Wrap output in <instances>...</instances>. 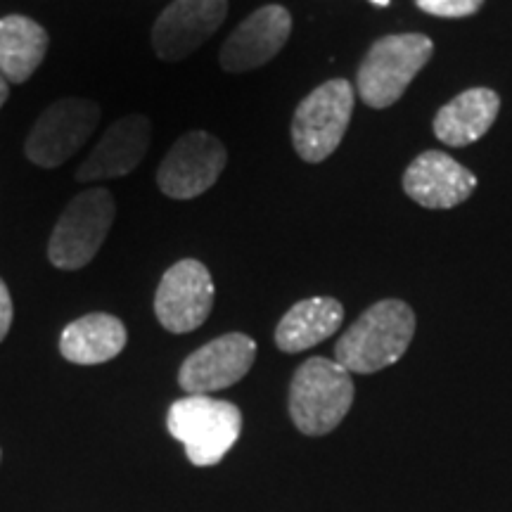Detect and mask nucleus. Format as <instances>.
I'll return each mask as SVG.
<instances>
[{
	"instance_id": "obj_14",
	"label": "nucleus",
	"mask_w": 512,
	"mask_h": 512,
	"mask_svg": "<svg viewBox=\"0 0 512 512\" xmlns=\"http://www.w3.org/2000/svg\"><path fill=\"white\" fill-rule=\"evenodd\" d=\"M477 188V176L446 152H422L403 174V190L427 209H451L463 204Z\"/></svg>"
},
{
	"instance_id": "obj_17",
	"label": "nucleus",
	"mask_w": 512,
	"mask_h": 512,
	"mask_svg": "<svg viewBox=\"0 0 512 512\" xmlns=\"http://www.w3.org/2000/svg\"><path fill=\"white\" fill-rule=\"evenodd\" d=\"M344 320V309L332 297H311L297 302L280 318L275 344L285 354H299L335 335Z\"/></svg>"
},
{
	"instance_id": "obj_6",
	"label": "nucleus",
	"mask_w": 512,
	"mask_h": 512,
	"mask_svg": "<svg viewBox=\"0 0 512 512\" xmlns=\"http://www.w3.org/2000/svg\"><path fill=\"white\" fill-rule=\"evenodd\" d=\"M354 98L349 81L332 79L299 102L292 119V145L304 162L320 164L337 150L349 128Z\"/></svg>"
},
{
	"instance_id": "obj_20",
	"label": "nucleus",
	"mask_w": 512,
	"mask_h": 512,
	"mask_svg": "<svg viewBox=\"0 0 512 512\" xmlns=\"http://www.w3.org/2000/svg\"><path fill=\"white\" fill-rule=\"evenodd\" d=\"M12 316H15V309H12L10 290H8V285L3 283V278H0V342L8 337Z\"/></svg>"
},
{
	"instance_id": "obj_3",
	"label": "nucleus",
	"mask_w": 512,
	"mask_h": 512,
	"mask_svg": "<svg viewBox=\"0 0 512 512\" xmlns=\"http://www.w3.org/2000/svg\"><path fill=\"white\" fill-rule=\"evenodd\" d=\"M166 427L181 441L188 460L197 467L221 463L242 432V413L235 403L188 394L171 403Z\"/></svg>"
},
{
	"instance_id": "obj_1",
	"label": "nucleus",
	"mask_w": 512,
	"mask_h": 512,
	"mask_svg": "<svg viewBox=\"0 0 512 512\" xmlns=\"http://www.w3.org/2000/svg\"><path fill=\"white\" fill-rule=\"evenodd\" d=\"M415 335V313L406 302L384 299L370 306L339 337L335 361L349 373L370 375L394 366Z\"/></svg>"
},
{
	"instance_id": "obj_15",
	"label": "nucleus",
	"mask_w": 512,
	"mask_h": 512,
	"mask_svg": "<svg viewBox=\"0 0 512 512\" xmlns=\"http://www.w3.org/2000/svg\"><path fill=\"white\" fill-rule=\"evenodd\" d=\"M126 325L112 313H88L62 330L60 354L76 366H100L126 347Z\"/></svg>"
},
{
	"instance_id": "obj_5",
	"label": "nucleus",
	"mask_w": 512,
	"mask_h": 512,
	"mask_svg": "<svg viewBox=\"0 0 512 512\" xmlns=\"http://www.w3.org/2000/svg\"><path fill=\"white\" fill-rule=\"evenodd\" d=\"M117 204L107 188H88L64 207L48 242L50 264L60 271H79L98 256L110 235Z\"/></svg>"
},
{
	"instance_id": "obj_22",
	"label": "nucleus",
	"mask_w": 512,
	"mask_h": 512,
	"mask_svg": "<svg viewBox=\"0 0 512 512\" xmlns=\"http://www.w3.org/2000/svg\"><path fill=\"white\" fill-rule=\"evenodd\" d=\"M370 3H373V5H380V8H387L389 0H370Z\"/></svg>"
},
{
	"instance_id": "obj_19",
	"label": "nucleus",
	"mask_w": 512,
	"mask_h": 512,
	"mask_svg": "<svg viewBox=\"0 0 512 512\" xmlns=\"http://www.w3.org/2000/svg\"><path fill=\"white\" fill-rule=\"evenodd\" d=\"M415 5H418L422 12H427V15L460 19L475 15V12L484 5V0H415Z\"/></svg>"
},
{
	"instance_id": "obj_4",
	"label": "nucleus",
	"mask_w": 512,
	"mask_h": 512,
	"mask_svg": "<svg viewBox=\"0 0 512 512\" xmlns=\"http://www.w3.org/2000/svg\"><path fill=\"white\" fill-rule=\"evenodd\" d=\"M434 53L432 38L394 34L373 43L356 74L361 100L373 110H387L406 93Z\"/></svg>"
},
{
	"instance_id": "obj_16",
	"label": "nucleus",
	"mask_w": 512,
	"mask_h": 512,
	"mask_svg": "<svg viewBox=\"0 0 512 512\" xmlns=\"http://www.w3.org/2000/svg\"><path fill=\"white\" fill-rule=\"evenodd\" d=\"M498 110L501 98L491 88H470L441 107L434 119V136L451 147L477 143L494 126Z\"/></svg>"
},
{
	"instance_id": "obj_12",
	"label": "nucleus",
	"mask_w": 512,
	"mask_h": 512,
	"mask_svg": "<svg viewBox=\"0 0 512 512\" xmlns=\"http://www.w3.org/2000/svg\"><path fill=\"white\" fill-rule=\"evenodd\" d=\"M292 34V17L283 5H264L235 27L223 43L219 62L230 74L264 67L285 48Z\"/></svg>"
},
{
	"instance_id": "obj_7",
	"label": "nucleus",
	"mask_w": 512,
	"mask_h": 512,
	"mask_svg": "<svg viewBox=\"0 0 512 512\" xmlns=\"http://www.w3.org/2000/svg\"><path fill=\"white\" fill-rule=\"evenodd\" d=\"M100 124V105L86 98H62L53 102L31 126L24 152L41 169L67 164Z\"/></svg>"
},
{
	"instance_id": "obj_8",
	"label": "nucleus",
	"mask_w": 512,
	"mask_h": 512,
	"mask_svg": "<svg viewBox=\"0 0 512 512\" xmlns=\"http://www.w3.org/2000/svg\"><path fill=\"white\" fill-rule=\"evenodd\" d=\"M228 164V150L207 131H190L166 152L157 169V185L171 200L200 197L219 181Z\"/></svg>"
},
{
	"instance_id": "obj_10",
	"label": "nucleus",
	"mask_w": 512,
	"mask_h": 512,
	"mask_svg": "<svg viewBox=\"0 0 512 512\" xmlns=\"http://www.w3.org/2000/svg\"><path fill=\"white\" fill-rule=\"evenodd\" d=\"M256 342L242 332H228L211 339L185 358L178 370V384L183 392L209 396L211 392L233 387L254 366Z\"/></svg>"
},
{
	"instance_id": "obj_11",
	"label": "nucleus",
	"mask_w": 512,
	"mask_h": 512,
	"mask_svg": "<svg viewBox=\"0 0 512 512\" xmlns=\"http://www.w3.org/2000/svg\"><path fill=\"white\" fill-rule=\"evenodd\" d=\"M228 17V0H174L152 27L159 60L181 62L195 53Z\"/></svg>"
},
{
	"instance_id": "obj_9",
	"label": "nucleus",
	"mask_w": 512,
	"mask_h": 512,
	"mask_svg": "<svg viewBox=\"0 0 512 512\" xmlns=\"http://www.w3.org/2000/svg\"><path fill=\"white\" fill-rule=\"evenodd\" d=\"M214 306V280L197 259H181L159 280L155 313L164 330L174 335L197 330Z\"/></svg>"
},
{
	"instance_id": "obj_18",
	"label": "nucleus",
	"mask_w": 512,
	"mask_h": 512,
	"mask_svg": "<svg viewBox=\"0 0 512 512\" xmlns=\"http://www.w3.org/2000/svg\"><path fill=\"white\" fill-rule=\"evenodd\" d=\"M48 31L31 17H0V74L8 83H24L46 60Z\"/></svg>"
},
{
	"instance_id": "obj_13",
	"label": "nucleus",
	"mask_w": 512,
	"mask_h": 512,
	"mask_svg": "<svg viewBox=\"0 0 512 512\" xmlns=\"http://www.w3.org/2000/svg\"><path fill=\"white\" fill-rule=\"evenodd\" d=\"M150 140L152 121L145 114H126L102 133L98 145L76 171V181L98 183L133 174L143 164Z\"/></svg>"
},
{
	"instance_id": "obj_2",
	"label": "nucleus",
	"mask_w": 512,
	"mask_h": 512,
	"mask_svg": "<svg viewBox=\"0 0 512 512\" xmlns=\"http://www.w3.org/2000/svg\"><path fill=\"white\" fill-rule=\"evenodd\" d=\"M354 403V380L347 368L313 356L297 368L290 384V418L302 434L323 437L347 418Z\"/></svg>"
},
{
	"instance_id": "obj_21",
	"label": "nucleus",
	"mask_w": 512,
	"mask_h": 512,
	"mask_svg": "<svg viewBox=\"0 0 512 512\" xmlns=\"http://www.w3.org/2000/svg\"><path fill=\"white\" fill-rule=\"evenodd\" d=\"M8 98H10V83H8V79H5L3 74H0V107H3L5 102H8Z\"/></svg>"
}]
</instances>
